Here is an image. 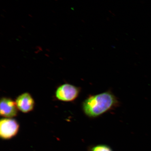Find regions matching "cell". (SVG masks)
Wrapping results in <instances>:
<instances>
[{
  "label": "cell",
  "instance_id": "1",
  "mask_svg": "<svg viewBox=\"0 0 151 151\" xmlns=\"http://www.w3.org/2000/svg\"><path fill=\"white\" fill-rule=\"evenodd\" d=\"M119 102L114 94L107 91L90 96L83 102L82 107L85 115L92 118L99 117L117 107Z\"/></svg>",
  "mask_w": 151,
  "mask_h": 151
},
{
  "label": "cell",
  "instance_id": "11",
  "mask_svg": "<svg viewBox=\"0 0 151 151\" xmlns=\"http://www.w3.org/2000/svg\"><path fill=\"white\" fill-rule=\"evenodd\" d=\"M22 27L24 28H26V27H24V26L23 25H22Z\"/></svg>",
  "mask_w": 151,
  "mask_h": 151
},
{
  "label": "cell",
  "instance_id": "5",
  "mask_svg": "<svg viewBox=\"0 0 151 151\" xmlns=\"http://www.w3.org/2000/svg\"><path fill=\"white\" fill-rule=\"evenodd\" d=\"M15 102L18 109L24 113L31 112L35 106L33 98L29 93L26 92L19 96Z\"/></svg>",
  "mask_w": 151,
  "mask_h": 151
},
{
  "label": "cell",
  "instance_id": "13",
  "mask_svg": "<svg viewBox=\"0 0 151 151\" xmlns=\"http://www.w3.org/2000/svg\"><path fill=\"white\" fill-rule=\"evenodd\" d=\"M1 16H2V17L4 18V16H2V15H1Z\"/></svg>",
  "mask_w": 151,
  "mask_h": 151
},
{
  "label": "cell",
  "instance_id": "2",
  "mask_svg": "<svg viewBox=\"0 0 151 151\" xmlns=\"http://www.w3.org/2000/svg\"><path fill=\"white\" fill-rule=\"evenodd\" d=\"M19 125L16 120L11 118H4L0 122V136L5 140L12 139L17 134Z\"/></svg>",
  "mask_w": 151,
  "mask_h": 151
},
{
  "label": "cell",
  "instance_id": "7",
  "mask_svg": "<svg viewBox=\"0 0 151 151\" xmlns=\"http://www.w3.org/2000/svg\"><path fill=\"white\" fill-rule=\"evenodd\" d=\"M36 49H38V50L41 51H42L43 50L42 48V47L39 46H37L35 47Z\"/></svg>",
  "mask_w": 151,
  "mask_h": 151
},
{
  "label": "cell",
  "instance_id": "12",
  "mask_svg": "<svg viewBox=\"0 0 151 151\" xmlns=\"http://www.w3.org/2000/svg\"><path fill=\"white\" fill-rule=\"evenodd\" d=\"M3 11H4L5 12H6V11L4 9H3Z\"/></svg>",
  "mask_w": 151,
  "mask_h": 151
},
{
  "label": "cell",
  "instance_id": "6",
  "mask_svg": "<svg viewBox=\"0 0 151 151\" xmlns=\"http://www.w3.org/2000/svg\"><path fill=\"white\" fill-rule=\"evenodd\" d=\"M89 151H113L110 147L104 145H96L90 149Z\"/></svg>",
  "mask_w": 151,
  "mask_h": 151
},
{
  "label": "cell",
  "instance_id": "3",
  "mask_svg": "<svg viewBox=\"0 0 151 151\" xmlns=\"http://www.w3.org/2000/svg\"><path fill=\"white\" fill-rule=\"evenodd\" d=\"M80 88L73 85L65 84L61 85L57 89L55 95L58 99L62 101H71L78 97Z\"/></svg>",
  "mask_w": 151,
  "mask_h": 151
},
{
  "label": "cell",
  "instance_id": "10",
  "mask_svg": "<svg viewBox=\"0 0 151 151\" xmlns=\"http://www.w3.org/2000/svg\"><path fill=\"white\" fill-rule=\"evenodd\" d=\"M18 37L19 38H20V39H22V37H21V36H18Z\"/></svg>",
  "mask_w": 151,
  "mask_h": 151
},
{
  "label": "cell",
  "instance_id": "4",
  "mask_svg": "<svg viewBox=\"0 0 151 151\" xmlns=\"http://www.w3.org/2000/svg\"><path fill=\"white\" fill-rule=\"evenodd\" d=\"M18 109L16 102L7 98H3L0 103V113L5 118H12L17 115Z\"/></svg>",
  "mask_w": 151,
  "mask_h": 151
},
{
  "label": "cell",
  "instance_id": "8",
  "mask_svg": "<svg viewBox=\"0 0 151 151\" xmlns=\"http://www.w3.org/2000/svg\"><path fill=\"white\" fill-rule=\"evenodd\" d=\"M28 16L30 17L31 18H33V17L31 14H28Z\"/></svg>",
  "mask_w": 151,
  "mask_h": 151
},
{
  "label": "cell",
  "instance_id": "9",
  "mask_svg": "<svg viewBox=\"0 0 151 151\" xmlns=\"http://www.w3.org/2000/svg\"><path fill=\"white\" fill-rule=\"evenodd\" d=\"M46 50L47 51L50 52V50H49V49H46Z\"/></svg>",
  "mask_w": 151,
  "mask_h": 151
}]
</instances>
